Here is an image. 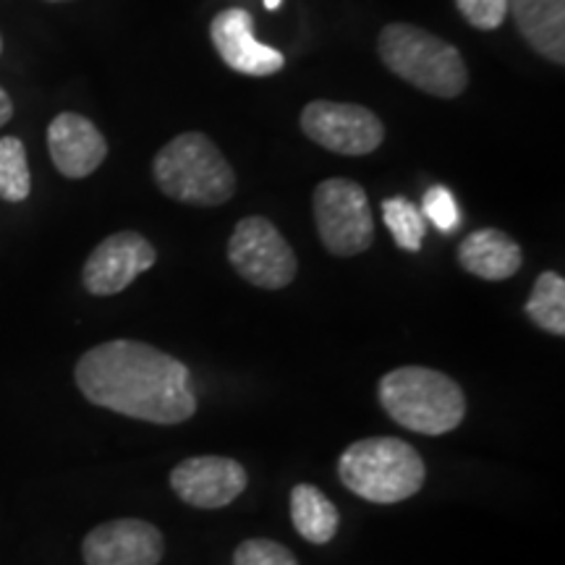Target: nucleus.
Masks as SVG:
<instances>
[{
  "label": "nucleus",
  "mask_w": 565,
  "mask_h": 565,
  "mask_svg": "<svg viewBox=\"0 0 565 565\" xmlns=\"http://www.w3.org/2000/svg\"><path fill=\"white\" fill-rule=\"evenodd\" d=\"M377 53L398 79L440 100H454L469 87V68L461 51L422 26L393 21L380 32Z\"/></svg>",
  "instance_id": "4"
},
{
  "label": "nucleus",
  "mask_w": 565,
  "mask_h": 565,
  "mask_svg": "<svg viewBox=\"0 0 565 565\" xmlns=\"http://www.w3.org/2000/svg\"><path fill=\"white\" fill-rule=\"evenodd\" d=\"M383 221L391 228L395 244L404 252H419L424 233H427V221L422 210L416 207L406 196H391L383 202Z\"/></svg>",
  "instance_id": "19"
},
{
  "label": "nucleus",
  "mask_w": 565,
  "mask_h": 565,
  "mask_svg": "<svg viewBox=\"0 0 565 565\" xmlns=\"http://www.w3.org/2000/svg\"><path fill=\"white\" fill-rule=\"evenodd\" d=\"M461 17L475 30L492 32L508 19V0H456Z\"/></svg>",
  "instance_id": "22"
},
{
  "label": "nucleus",
  "mask_w": 565,
  "mask_h": 565,
  "mask_svg": "<svg viewBox=\"0 0 565 565\" xmlns=\"http://www.w3.org/2000/svg\"><path fill=\"white\" fill-rule=\"evenodd\" d=\"M280 6V0H265V9H270V11H275Z\"/></svg>",
  "instance_id": "24"
},
{
  "label": "nucleus",
  "mask_w": 565,
  "mask_h": 565,
  "mask_svg": "<svg viewBox=\"0 0 565 565\" xmlns=\"http://www.w3.org/2000/svg\"><path fill=\"white\" fill-rule=\"evenodd\" d=\"M315 223L320 242L333 257H356L374 242V217L366 192L351 179L317 183Z\"/></svg>",
  "instance_id": "6"
},
{
  "label": "nucleus",
  "mask_w": 565,
  "mask_h": 565,
  "mask_svg": "<svg viewBox=\"0 0 565 565\" xmlns=\"http://www.w3.org/2000/svg\"><path fill=\"white\" fill-rule=\"evenodd\" d=\"M47 150L61 175L87 179L108 158V141L89 118L79 113H61L47 126Z\"/></svg>",
  "instance_id": "13"
},
{
  "label": "nucleus",
  "mask_w": 565,
  "mask_h": 565,
  "mask_svg": "<svg viewBox=\"0 0 565 565\" xmlns=\"http://www.w3.org/2000/svg\"><path fill=\"white\" fill-rule=\"evenodd\" d=\"M228 263L233 270L263 291L291 286L299 273V259L282 233L263 215L238 221L228 238Z\"/></svg>",
  "instance_id": "7"
},
{
  "label": "nucleus",
  "mask_w": 565,
  "mask_h": 565,
  "mask_svg": "<svg viewBox=\"0 0 565 565\" xmlns=\"http://www.w3.org/2000/svg\"><path fill=\"white\" fill-rule=\"evenodd\" d=\"M76 387L92 406L129 419L183 424L196 412L189 366L150 343L118 338L89 349L76 362Z\"/></svg>",
  "instance_id": "1"
},
{
  "label": "nucleus",
  "mask_w": 565,
  "mask_h": 565,
  "mask_svg": "<svg viewBox=\"0 0 565 565\" xmlns=\"http://www.w3.org/2000/svg\"><path fill=\"white\" fill-rule=\"evenodd\" d=\"M158 189L192 207H217L236 194V173L217 145L200 131H186L168 141L152 160Z\"/></svg>",
  "instance_id": "5"
},
{
  "label": "nucleus",
  "mask_w": 565,
  "mask_h": 565,
  "mask_svg": "<svg viewBox=\"0 0 565 565\" xmlns=\"http://www.w3.org/2000/svg\"><path fill=\"white\" fill-rule=\"evenodd\" d=\"M458 265L482 280H508L524 265V252L498 228L471 231L458 246Z\"/></svg>",
  "instance_id": "15"
},
{
  "label": "nucleus",
  "mask_w": 565,
  "mask_h": 565,
  "mask_svg": "<svg viewBox=\"0 0 565 565\" xmlns=\"http://www.w3.org/2000/svg\"><path fill=\"white\" fill-rule=\"evenodd\" d=\"M162 553V532L141 519L108 521L92 529L82 542V557L87 565H158Z\"/></svg>",
  "instance_id": "11"
},
{
  "label": "nucleus",
  "mask_w": 565,
  "mask_h": 565,
  "mask_svg": "<svg viewBox=\"0 0 565 565\" xmlns=\"http://www.w3.org/2000/svg\"><path fill=\"white\" fill-rule=\"evenodd\" d=\"M51 3H61V0H51Z\"/></svg>",
  "instance_id": "26"
},
{
  "label": "nucleus",
  "mask_w": 565,
  "mask_h": 565,
  "mask_svg": "<svg viewBox=\"0 0 565 565\" xmlns=\"http://www.w3.org/2000/svg\"><path fill=\"white\" fill-rule=\"evenodd\" d=\"M521 38L542 58L563 66L565 63V0H508Z\"/></svg>",
  "instance_id": "14"
},
{
  "label": "nucleus",
  "mask_w": 565,
  "mask_h": 565,
  "mask_svg": "<svg viewBox=\"0 0 565 565\" xmlns=\"http://www.w3.org/2000/svg\"><path fill=\"white\" fill-rule=\"evenodd\" d=\"M246 484H249L246 469L228 456H194L171 471V490L179 494L181 503L200 511L231 505L233 500L242 498Z\"/></svg>",
  "instance_id": "10"
},
{
  "label": "nucleus",
  "mask_w": 565,
  "mask_h": 565,
  "mask_svg": "<svg viewBox=\"0 0 565 565\" xmlns=\"http://www.w3.org/2000/svg\"><path fill=\"white\" fill-rule=\"evenodd\" d=\"M419 210H422L424 221H433L435 228L443 233H454L458 228V223H461V212H458L456 196L450 194V189H445V186L427 189Z\"/></svg>",
  "instance_id": "21"
},
{
  "label": "nucleus",
  "mask_w": 565,
  "mask_h": 565,
  "mask_svg": "<svg viewBox=\"0 0 565 565\" xmlns=\"http://www.w3.org/2000/svg\"><path fill=\"white\" fill-rule=\"evenodd\" d=\"M377 398L395 424L416 435H448L466 416V393L429 366H398L380 377Z\"/></svg>",
  "instance_id": "2"
},
{
  "label": "nucleus",
  "mask_w": 565,
  "mask_h": 565,
  "mask_svg": "<svg viewBox=\"0 0 565 565\" xmlns=\"http://www.w3.org/2000/svg\"><path fill=\"white\" fill-rule=\"evenodd\" d=\"M210 40L223 63L244 76H273L286 66V55L254 38V19L246 9H225L212 19Z\"/></svg>",
  "instance_id": "12"
},
{
  "label": "nucleus",
  "mask_w": 565,
  "mask_h": 565,
  "mask_svg": "<svg viewBox=\"0 0 565 565\" xmlns=\"http://www.w3.org/2000/svg\"><path fill=\"white\" fill-rule=\"evenodd\" d=\"M291 521L294 529L312 545H328L341 526V513L335 503L324 498V492L315 484H296L291 490Z\"/></svg>",
  "instance_id": "16"
},
{
  "label": "nucleus",
  "mask_w": 565,
  "mask_h": 565,
  "mask_svg": "<svg viewBox=\"0 0 565 565\" xmlns=\"http://www.w3.org/2000/svg\"><path fill=\"white\" fill-rule=\"evenodd\" d=\"M154 263L158 249L141 233L118 231L92 249L84 263L82 282L92 296H116Z\"/></svg>",
  "instance_id": "9"
},
{
  "label": "nucleus",
  "mask_w": 565,
  "mask_h": 565,
  "mask_svg": "<svg viewBox=\"0 0 565 565\" xmlns=\"http://www.w3.org/2000/svg\"><path fill=\"white\" fill-rule=\"evenodd\" d=\"M338 477L366 503L395 505L422 490L427 466L419 450L401 437H364L338 458Z\"/></svg>",
  "instance_id": "3"
},
{
  "label": "nucleus",
  "mask_w": 565,
  "mask_h": 565,
  "mask_svg": "<svg viewBox=\"0 0 565 565\" xmlns=\"http://www.w3.org/2000/svg\"><path fill=\"white\" fill-rule=\"evenodd\" d=\"M0 53H3V38H0Z\"/></svg>",
  "instance_id": "25"
},
{
  "label": "nucleus",
  "mask_w": 565,
  "mask_h": 565,
  "mask_svg": "<svg viewBox=\"0 0 565 565\" xmlns=\"http://www.w3.org/2000/svg\"><path fill=\"white\" fill-rule=\"evenodd\" d=\"M526 317L536 328L550 335H565V280L553 270L542 273L534 280L532 296L526 301Z\"/></svg>",
  "instance_id": "17"
},
{
  "label": "nucleus",
  "mask_w": 565,
  "mask_h": 565,
  "mask_svg": "<svg viewBox=\"0 0 565 565\" xmlns=\"http://www.w3.org/2000/svg\"><path fill=\"white\" fill-rule=\"evenodd\" d=\"M301 131L324 150L362 158L385 141V126L364 105L315 100L301 110Z\"/></svg>",
  "instance_id": "8"
},
{
  "label": "nucleus",
  "mask_w": 565,
  "mask_h": 565,
  "mask_svg": "<svg viewBox=\"0 0 565 565\" xmlns=\"http://www.w3.org/2000/svg\"><path fill=\"white\" fill-rule=\"evenodd\" d=\"M233 565H299L296 555L280 542L252 536L244 540L233 553Z\"/></svg>",
  "instance_id": "20"
},
{
  "label": "nucleus",
  "mask_w": 565,
  "mask_h": 565,
  "mask_svg": "<svg viewBox=\"0 0 565 565\" xmlns=\"http://www.w3.org/2000/svg\"><path fill=\"white\" fill-rule=\"evenodd\" d=\"M11 116H13V103H11L9 92L0 87V126L9 124Z\"/></svg>",
  "instance_id": "23"
},
{
  "label": "nucleus",
  "mask_w": 565,
  "mask_h": 565,
  "mask_svg": "<svg viewBox=\"0 0 565 565\" xmlns=\"http://www.w3.org/2000/svg\"><path fill=\"white\" fill-rule=\"evenodd\" d=\"M32 192L26 150L17 137L0 139V200L24 202Z\"/></svg>",
  "instance_id": "18"
}]
</instances>
